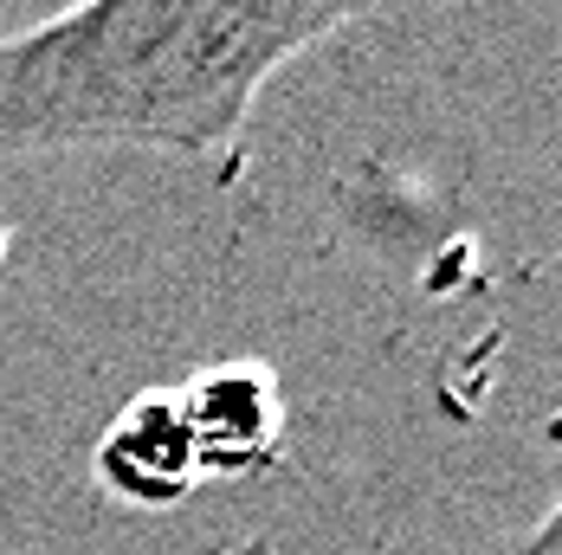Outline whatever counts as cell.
I'll return each instance as SVG.
<instances>
[{
  "mask_svg": "<svg viewBox=\"0 0 562 555\" xmlns=\"http://www.w3.org/2000/svg\"><path fill=\"white\" fill-rule=\"evenodd\" d=\"M98 485L143 510H169L201 485L194 433H188L175 394H143L116 414L111 433L98 440Z\"/></svg>",
  "mask_w": 562,
  "mask_h": 555,
  "instance_id": "3",
  "label": "cell"
},
{
  "mask_svg": "<svg viewBox=\"0 0 562 555\" xmlns=\"http://www.w3.org/2000/svg\"><path fill=\"white\" fill-rule=\"evenodd\" d=\"M369 0H71L0 33V156L143 143L226 156L272 71Z\"/></svg>",
  "mask_w": 562,
  "mask_h": 555,
  "instance_id": "1",
  "label": "cell"
},
{
  "mask_svg": "<svg viewBox=\"0 0 562 555\" xmlns=\"http://www.w3.org/2000/svg\"><path fill=\"white\" fill-rule=\"evenodd\" d=\"M181 400V420L194 433V458H201V478L221 472H266L284 445V407H279V382L259 369V362H226L194 375Z\"/></svg>",
  "mask_w": 562,
  "mask_h": 555,
  "instance_id": "2",
  "label": "cell"
},
{
  "mask_svg": "<svg viewBox=\"0 0 562 555\" xmlns=\"http://www.w3.org/2000/svg\"><path fill=\"white\" fill-rule=\"evenodd\" d=\"M0 259H7V226H0Z\"/></svg>",
  "mask_w": 562,
  "mask_h": 555,
  "instance_id": "4",
  "label": "cell"
}]
</instances>
